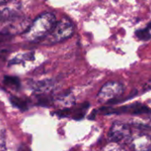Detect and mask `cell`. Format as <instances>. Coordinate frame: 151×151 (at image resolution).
Returning a JSON list of instances; mask_svg holds the SVG:
<instances>
[{"label":"cell","mask_w":151,"mask_h":151,"mask_svg":"<svg viewBox=\"0 0 151 151\" xmlns=\"http://www.w3.org/2000/svg\"><path fill=\"white\" fill-rule=\"evenodd\" d=\"M124 86L117 81L107 82L98 94V101L100 103L114 102L124 94Z\"/></svg>","instance_id":"cell-3"},{"label":"cell","mask_w":151,"mask_h":151,"mask_svg":"<svg viewBox=\"0 0 151 151\" xmlns=\"http://www.w3.org/2000/svg\"><path fill=\"white\" fill-rule=\"evenodd\" d=\"M134 151H151V138L147 135H140L132 141Z\"/></svg>","instance_id":"cell-6"},{"label":"cell","mask_w":151,"mask_h":151,"mask_svg":"<svg viewBox=\"0 0 151 151\" xmlns=\"http://www.w3.org/2000/svg\"><path fill=\"white\" fill-rule=\"evenodd\" d=\"M32 89L38 94H44L51 91L54 88V81L52 80H44L31 83Z\"/></svg>","instance_id":"cell-7"},{"label":"cell","mask_w":151,"mask_h":151,"mask_svg":"<svg viewBox=\"0 0 151 151\" xmlns=\"http://www.w3.org/2000/svg\"><path fill=\"white\" fill-rule=\"evenodd\" d=\"M57 23L54 14L44 12L40 14L23 33L24 38L30 42L43 41L53 30Z\"/></svg>","instance_id":"cell-1"},{"label":"cell","mask_w":151,"mask_h":151,"mask_svg":"<svg viewBox=\"0 0 151 151\" xmlns=\"http://www.w3.org/2000/svg\"><path fill=\"white\" fill-rule=\"evenodd\" d=\"M147 28H148L149 30H150V29H151V22L150 23V24H149V25H148V26H147Z\"/></svg>","instance_id":"cell-17"},{"label":"cell","mask_w":151,"mask_h":151,"mask_svg":"<svg viewBox=\"0 0 151 151\" xmlns=\"http://www.w3.org/2000/svg\"><path fill=\"white\" fill-rule=\"evenodd\" d=\"M102 151H125L120 145H117V143L114 142L113 144L108 145L105 147V149Z\"/></svg>","instance_id":"cell-13"},{"label":"cell","mask_w":151,"mask_h":151,"mask_svg":"<svg viewBox=\"0 0 151 151\" xmlns=\"http://www.w3.org/2000/svg\"><path fill=\"white\" fill-rule=\"evenodd\" d=\"M135 35L142 41H149V40L151 39V35L150 33L149 32V29L148 28L137 30L136 33H135Z\"/></svg>","instance_id":"cell-11"},{"label":"cell","mask_w":151,"mask_h":151,"mask_svg":"<svg viewBox=\"0 0 151 151\" xmlns=\"http://www.w3.org/2000/svg\"><path fill=\"white\" fill-rule=\"evenodd\" d=\"M4 4L0 6V22L7 21L13 19H16L20 11V4H12V5Z\"/></svg>","instance_id":"cell-5"},{"label":"cell","mask_w":151,"mask_h":151,"mask_svg":"<svg viewBox=\"0 0 151 151\" xmlns=\"http://www.w3.org/2000/svg\"><path fill=\"white\" fill-rule=\"evenodd\" d=\"M35 58V54L34 52H27V53H23V54H20V55H18L16 56L14 58H12L9 64L10 65H19V64H21L25 61H31V60H34Z\"/></svg>","instance_id":"cell-8"},{"label":"cell","mask_w":151,"mask_h":151,"mask_svg":"<svg viewBox=\"0 0 151 151\" xmlns=\"http://www.w3.org/2000/svg\"><path fill=\"white\" fill-rule=\"evenodd\" d=\"M13 35L9 33L6 29H4V27L0 30V45L7 41H9Z\"/></svg>","instance_id":"cell-12"},{"label":"cell","mask_w":151,"mask_h":151,"mask_svg":"<svg viewBox=\"0 0 151 151\" xmlns=\"http://www.w3.org/2000/svg\"><path fill=\"white\" fill-rule=\"evenodd\" d=\"M13 1H15V0H0V6L10 4V3H12Z\"/></svg>","instance_id":"cell-16"},{"label":"cell","mask_w":151,"mask_h":151,"mask_svg":"<svg viewBox=\"0 0 151 151\" xmlns=\"http://www.w3.org/2000/svg\"><path fill=\"white\" fill-rule=\"evenodd\" d=\"M10 101H11L12 104L13 106H15L16 108H18V109H20L21 111H27L28 106H27V103L24 100H22L20 98H18L16 96H12L10 98Z\"/></svg>","instance_id":"cell-10"},{"label":"cell","mask_w":151,"mask_h":151,"mask_svg":"<svg viewBox=\"0 0 151 151\" xmlns=\"http://www.w3.org/2000/svg\"><path fill=\"white\" fill-rule=\"evenodd\" d=\"M4 83L5 86L12 88L13 89H19L20 88V81L19 78L13 76H4Z\"/></svg>","instance_id":"cell-9"},{"label":"cell","mask_w":151,"mask_h":151,"mask_svg":"<svg viewBox=\"0 0 151 151\" xmlns=\"http://www.w3.org/2000/svg\"><path fill=\"white\" fill-rule=\"evenodd\" d=\"M74 33V25L67 18L62 19L60 21H57L51 33L43 40L45 44H53L61 42L62 41L69 38Z\"/></svg>","instance_id":"cell-2"},{"label":"cell","mask_w":151,"mask_h":151,"mask_svg":"<svg viewBox=\"0 0 151 151\" xmlns=\"http://www.w3.org/2000/svg\"><path fill=\"white\" fill-rule=\"evenodd\" d=\"M0 151H7L5 146V141L4 139H2L0 142Z\"/></svg>","instance_id":"cell-15"},{"label":"cell","mask_w":151,"mask_h":151,"mask_svg":"<svg viewBox=\"0 0 151 151\" xmlns=\"http://www.w3.org/2000/svg\"><path fill=\"white\" fill-rule=\"evenodd\" d=\"M109 139L116 143H129L132 141V132L130 127L121 122H115L109 132Z\"/></svg>","instance_id":"cell-4"},{"label":"cell","mask_w":151,"mask_h":151,"mask_svg":"<svg viewBox=\"0 0 151 151\" xmlns=\"http://www.w3.org/2000/svg\"><path fill=\"white\" fill-rule=\"evenodd\" d=\"M9 54V51L6 50H0V68L2 67V65H4L7 56Z\"/></svg>","instance_id":"cell-14"}]
</instances>
